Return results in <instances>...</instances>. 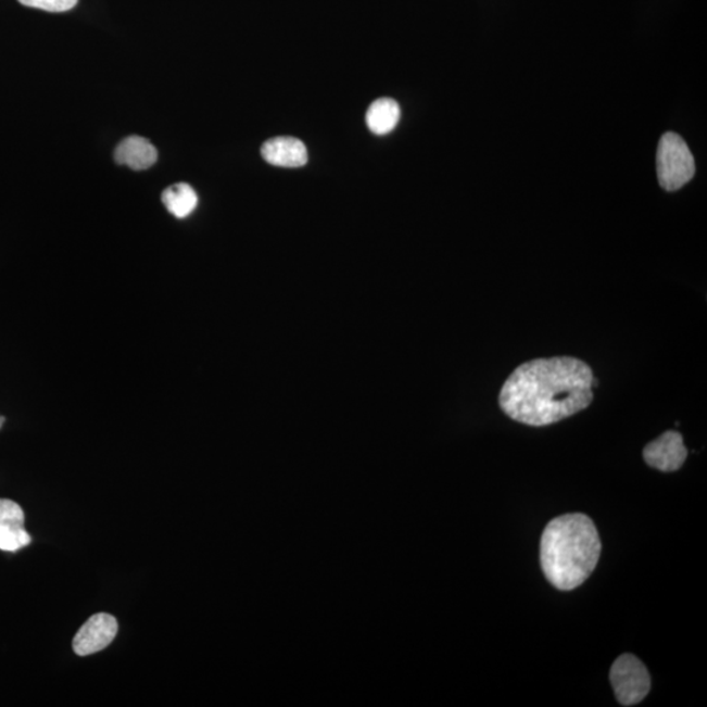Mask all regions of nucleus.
<instances>
[{
  "label": "nucleus",
  "instance_id": "nucleus-1",
  "mask_svg": "<svg viewBox=\"0 0 707 707\" xmlns=\"http://www.w3.org/2000/svg\"><path fill=\"white\" fill-rule=\"evenodd\" d=\"M594 371L575 356L533 359L508 376L500 406L516 422L543 428L588 409Z\"/></svg>",
  "mask_w": 707,
  "mask_h": 707
},
{
  "label": "nucleus",
  "instance_id": "nucleus-6",
  "mask_svg": "<svg viewBox=\"0 0 707 707\" xmlns=\"http://www.w3.org/2000/svg\"><path fill=\"white\" fill-rule=\"evenodd\" d=\"M687 457V450L683 442V435L678 431H666L664 435L648 443L643 450L648 467L660 471H677L683 467Z\"/></svg>",
  "mask_w": 707,
  "mask_h": 707
},
{
  "label": "nucleus",
  "instance_id": "nucleus-7",
  "mask_svg": "<svg viewBox=\"0 0 707 707\" xmlns=\"http://www.w3.org/2000/svg\"><path fill=\"white\" fill-rule=\"evenodd\" d=\"M24 525L23 508L16 502L0 500V551L16 552L30 544Z\"/></svg>",
  "mask_w": 707,
  "mask_h": 707
},
{
  "label": "nucleus",
  "instance_id": "nucleus-8",
  "mask_svg": "<svg viewBox=\"0 0 707 707\" xmlns=\"http://www.w3.org/2000/svg\"><path fill=\"white\" fill-rule=\"evenodd\" d=\"M265 161L283 168H299L308 162V152L302 140L278 137L266 140L261 149Z\"/></svg>",
  "mask_w": 707,
  "mask_h": 707
},
{
  "label": "nucleus",
  "instance_id": "nucleus-10",
  "mask_svg": "<svg viewBox=\"0 0 707 707\" xmlns=\"http://www.w3.org/2000/svg\"><path fill=\"white\" fill-rule=\"evenodd\" d=\"M401 112L396 101L388 98L375 100L366 114L368 129L376 136H386L397 126Z\"/></svg>",
  "mask_w": 707,
  "mask_h": 707
},
{
  "label": "nucleus",
  "instance_id": "nucleus-9",
  "mask_svg": "<svg viewBox=\"0 0 707 707\" xmlns=\"http://www.w3.org/2000/svg\"><path fill=\"white\" fill-rule=\"evenodd\" d=\"M114 161L134 171L149 169L157 161V150L149 139L132 136L126 138L114 151Z\"/></svg>",
  "mask_w": 707,
  "mask_h": 707
},
{
  "label": "nucleus",
  "instance_id": "nucleus-12",
  "mask_svg": "<svg viewBox=\"0 0 707 707\" xmlns=\"http://www.w3.org/2000/svg\"><path fill=\"white\" fill-rule=\"evenodd\" d=\"M27 8L48 12H66L73 10L79 0H18Z\"/></svg>",
  "mask_w": 707,
  "mask_h": 707
},
{
  "label": "nucleus",
  "instance_id": "nucleus-2",
  "mask_svg": "<svg viewBox=\"0 0 707 707\" xmlns=\"http://www.w3.org/2000/svg\"><path fill=\"white\" fill-rule=\"evenodd\" d=\"M601 553V538L588 515H560L550 521L541 538V569L557 590H576L594 572Z\"/></svg>",
  "mask_w": 707,
  "mask_h": 707
},
{
  "label": "nucleus",
  "instance_id": "nucleus-3",
  "mask_svg": "<svg viewBox=\"0 0 707 707\" xmlns=\"http://www.w3.org/2000/svg\"><path fill=\"white\" fill-rule=\"evenodd\" d=\"M694 172V157L684 139L674 132L665 134L658 149L660 187L667 192H674L692 180Z\"/></svg>",
  "mask_w": 707,
  "mask_h": 707
},
{
  "label": "nucleus",
  "instance_id": "nucleus-5",
  "mask_svg": "<svg viewBox=\"0 0 707 707\" xmlns=\"http://www.w3.org/2000/svg\"><path fill=\"white\" fill-rule=\"evenodd\" d=\"M117 620L108 614H98L88 619L76 633L73 647L75 654L87 656L103 652L116 639Z\"/></svg>",
  "mask_w": 707,
  "mask_h": 707
},
{
  "label": "nucleus",
  "instance_id": "nucleus-13",
  "mask_svg": "<svg viewBox=\"0 0 707 707\" xmlns=\"http://www.w3.org/2000/svg\"><path fill=\"white\" fill-rule=\"evenodd\" d=\"M5 418L0 416V429H2V426L4 424Z\"/></svg>",
  "mask_w": 707,
  "mask_h": 707
},
{
  "label": "nucleus",
  "instance_id": "nucleus-11",
  "mask_svg": "<svg viewBox=\"0 0 707 707\" xmlns=\"http://www.w3.org/2000/svg\"><path fill=\"white\" fill-rule=\"evenodd\" d=\"M163 205L177 219L188 218L199 205V195L187 182L171 185L162 194Z\"/></svg>",
  "mask_w": 707,
  "mask_h": 707
},
{
  "label": "nucleus",
  "instance_id": "nucleus-4",
  "mask_svg": "<svg viewBox=\"0 0 707 707\" xmlns=\"http://www.w3.org/2000/svg\"><path fill=\"white\" fill-rule=\"evenodd\" d=\"M609 679L615 696L622 706L639 705L652 690V678L646 666L632 654H623L615 660Z\"/></svg>",
  "mask_w": 707,
  "mask_h": 707
}]
</instances>
